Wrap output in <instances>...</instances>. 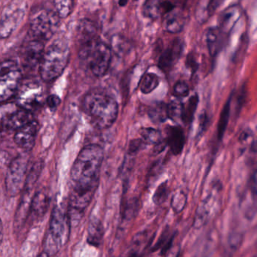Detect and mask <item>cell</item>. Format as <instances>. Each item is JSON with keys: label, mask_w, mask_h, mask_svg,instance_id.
<instances>
[{"label": "cell", "mask_w": 257, "mask_h": 257, "mask_svg": "<svg viewBox=\"0 0 257 257\" xmlns=\"http://www.w3.org/2000/svg\"><path fill=\"white\" fill-rule=\"evenodd\" d=\"M146 145V144L143 142V141L141 139H137V140H132L130 142L128 153H129L131 155L137 154V153L141 151Z\"/></svg>", "instance_id": "36"}, {"label": "cell", "mask_w": 257, "mask_h": 257, "mask_svg": "<svg viewBox=\"0 0 257 257\" xmlns=\"http://www.w3.org/2000/svg\"><path fill=\"white\" fill-rule=\"evenodd\" d=\"M70 49L64 39H57L45 51L39 64V74L45 81L55 80L62 75L69 63Z\"/></svg>", "instance_id": "3"}, {"label": "cell", "mask_w": 257, "mask_h": 257, "mask_svg": "<svg viewBox=\"0 0 257 257\" xmlns=\"http://www.w3.org/2000/svg\"><path fill=\"white\" fill-rule=\"evenodd\" d=\"M225 0H199L196 9V18L199 24H205L215 13Z\"/></svg>", "instance_id": "19"}, {"label": "cell", "mask_w": 257, "mask_h": 257, "mask_svg": "<svg viewBox=\"0 0 257 257\" xmlns=\"http://www.w3.org/2000/svg\"><path fill=\"white\" fill-rule=\"evenodd\" d=\"M242 11L238 6H231L225 9L219 17L218 29L227 35L232 31L235 24L241 18Z\"/></svg>", "instance_id": "15"}, {"label": "cell", "mask_w": 257, "mask_h": 257, "mask_svg": "<svg viewBox=\"0 0 257 257\" xmlns=\"http://www.w3.org/2000/svg\"><path fill=\"white\" fill-rule=\"evenodd\" d=\"M42 167H43V164H42V161L36 162L33 165L30 172H29L28 174H27L24 190H30V191L32 190L33 186L35 185L38 178H39V175H40Z\"/></svg>", "instance_id": "28"}, {"label": "cell", "mask_w": 257, "mask_h": 257, "mask_svg": "<svg viewBox=\"0 0 257 257\" xmlns=\"http://www.w3.org/2000/svg\"><path fill=\"white\" fill-rule=\"evenodd\" d=\"M50 205V197L47 190H42L36 192L32 196L30 202V215L36 218L44 217L48 211Z\"/></svg>", "instance_id": "16"}, {"label": "cell", "mask_w": 257, "mask_h": 257, "mask_svg": "<svg viewBox=\"0 0 257 257\" xmlns=\"http://www.w3.org/2000/svg\"><path fill=\"white\" fill-rule=\"evenodd\" d=\"M186 24V16L182 9L174 8L163 15V30L172 34L181 33Z\"/></svg>", "instance_id": "14"}, {"label": "cell", "mask_w": 257, "mask_h": 257, "mask_svg": "<svg viewBox=\"0 0 257 257\" xmlns=\"http://www.w3.org/2000/svg\"><path fill=\"white\" fill-rule=\"evenodd\" d=\"M168 193L169 190L167 182L164 181L158 186V188L156 189L155 193H154L153 197H152L154 203L158 205L164 203L167 199V196H168Z\"/></svg>", "instance_id": "32"}, {"label": "cell", "mask_w": 257, "mask_h": 257, "mask_svg": "<svg viewBox=\"0 0 257 257\" xmlns=\"http://www.w3.org/2000/svg\"><path fill=\"white\" fill-rule=\"evenodd\" d=\"M187 66H188V67H190V69L193 70V72H195V71L198 69L197 62H196V59H195V57H193L192 54H190L188 58H187Z\"/></svg>", "instance_id": "38"}, {"label": "cell", "mask_w": 257, "mask_h": 257, "mask_svg": "<svg viewBox=\"0 0 257 257\" xmlns=\"http://www.w3.org/2000/svg\"><path fill=\"white\" fill-rule=\"evenodd\" d=\"M3 223H2L1 219H0V244H1L2 241H3Z\"/></svg>", "instance_id": "40"}, {"label": "cell", "mask_w": 257, "mask_h": 257, "mask_svg": "<svg viewBox=\"0 0 257 257\" xmlns=\"http://www.w3.org/2000/svg\"><path fill=\"white\" fill-rule=\"evenodd\" d=\"M77 35L80 45L99 38L96 24L89 19L80 21L77 27Z\"/></svg>", "instance_id": "22"}, {"label": "cell", "mask_w": 257, "mask_h": 257, "mask_svg": "<svg viewBox=\"0 0 257 257\" xmlns=\"http://www.w3.org/2000/svg\"><path fill=\"white\" fill-rule=\"evenodd\" d=\"M184 44L181 39H176L161 53L158 60V66L161 70L167 72L172 69L178 61L184 51Z\"/></svg>", "instance_id": "13"}, {"label": "cell", "mask_w": 257, "mask_h": 257, "mask_svg": "<svg viewBox=\"0 0 257 257\" xmlns=\"http://www.w3.org/2000/svg\"><path fill=\"white\" fill-rule=\"evenodd\" d=\"M18 105L30 112L39 108L41 106V95L37 88L24 89L18 96Z\"/></svg>", "instance_id": "20"}, {"label": "cell", "mask_w": 257, "mask_h": 257, "mask_svg": "<svg viewBox=\"0 0 257 257\" xmlns=\"http://www.w3.org/2000/svg\"><path fill=\"white\" fill-rule=\"evenodd\" d=\"M159 83L160 78L156 74L146 73L140 80V91L144 94H149L158 87Z\"/></svg>", "instance_id": "26"}, {"label": "cell", "mask_w": 257, "mask_h": 257, "mask_svg": "<svg viewBox=\"0 0 257 257\" xmlns=\"http://www.w3.org/2000/svg\"><path fill=\"white\" fill-rule=\"evenodd\" d=\"M104 160V150L96 144L84 147L71 169L72 190L95 193L99 184L100 172Z\"/></svg>", "instance_id": "1"}, {"label": "cell", "mask_w": 257, "mask_h": 257, "mask_svg": "<svg viewBox=\"0 0 257 257\" xmlns=\"http://www.w3.org/2000/svg\"><path fill=\"white\" fill-rule=\"evenodd\" d=\"M60 19L55 11L36 9L30 16V36L45 42L51 39L58 29Z\"/></svg>", "instance_id": "6"}, {"label": "cell", "mask_w": 257, "mask_h": 257, "mask_svg": "<svg viewBox=\"0 0 257 257\" xmlns=\"http://www.w3.org/2000/svg\"><path fill=\"white\" fill-rule=\"evenodd\" d=\"M34 120L30 111L12 103L0 104V138Z\"/></svg>", "instance_id": "7"}, {"label": "cell", "mask_w": 257, "mask_h": 257, "mask_svg": "<svg viewBox=\"0 0 257 257\" xmlns=\"http://www.w3.org/2000/svg\"><path fill=\"white\" fill-rule=\"evenodd\" d=\"M60 102H61V100H60V97L57 96V95L54 94L48 96L46 100L48 108L52 110V111L57 109V107H58L59 105L60 104Z\"/></svg>", "instance_id": "37"}, {"label": "cell", "mask_w": 257, "mask_h": 257, "mask_svg": "<svg viewBox=\"0 0 257 257\" xmlns=\"http://www.w3.org/2000/svg\"><path fill=\"white\" fill-rule=\"evenodd\" d=\"M141 139L146 145H155L162 141L159 130L154 128H143L140 131Z\"/></svg>", "instance_id": "30"}, {"label": "cell", "mask_w": 257, "mask_h": 257, "mask_svg": "<svg viewBox=\"0 0 257 257\" xmlns=\"http://www.w3.org/2000/svg\"><path fill=\"white\" fill-rule=\"evenodd\" d=\"M174 2H175V3H184V2H185V0H173Z\"/></svg>", "instance_id": "43"}, {"label": "cell", "mask_w": 257, "mask_h": 257, "mask_svg": "<svg viewBox=\"0 0 257 257\" xmlns=\"http://www.w3.org/2000/svg\"><path fill=\"white\" fill-rule=\"evenodd\" d=\"M167 139L166 144L170 148L174 155L181 154L185 145V135L181 126H168L166 130Z\"/></svg>", "instance_id": "18"}, {"label": "cell", "mask_w": 257, "mask_h": 257, "mask_svg": "<svg viewBox=\"0 0 257 257\" xmlns=\"http://www.w3.org/2000/svg\"><path fill=\"white\" fill-rule=\"evenodd\" d=\"M187 195L183 191H178L174 195L172 198V206L176 213L183 211L187 204Z\"/></svg>", "instance_id": "33"}, {"label": "cell", "mask_w": 257, "mask_h": 257, "mask_svg": "<svg viewBox=\"0 0 257 257\" xmlns=\"http://www.w3.org/2000/svg\"><path fill=\"white\" fill-rule=\"evenodd\" d=\"M227 35L222 33L218 27H211L207 30L206 42L211 57H214L221 51Z\"/></svg>", "instance_id": "21"}, {"label": "cell", "mask_w": 257, "mask_h": 257, "mask_svg": "<svg viewBox=\"0 0 257 257\" xmlns=\"http://www.w3.org/2000/svg\"><path fill=\"white\" fill-rule=\"evenodd\" d=\"M31 199L30 190H24V194L18 205L14 220V228L15 231L21 230L25 225L27 219L30 217Z\"/></svg>", "instance_id": "17"}, {"label": "cell", "mask_w": 257, "mask_h": 257, "mask_svg": "<svg viewBox=\"0 0 257 257\" xmlns=\"http://www.w3.org/2000/svg\"><path fill=\"white\" fill-rule=\"evenodd\" d=\"M128 0H119V4L120 6H125L128 3Z\"/></svg>", "instance_id": "41"}, {"label": "cell", "mask_w": 257, "mask_h": 257, "mask_svg": "<svg viewBox=\"0 0 257 257\" xmlns=\"http://www.w3.org/2000/svg\"><path fill=\"white\" fill-rule=\"evenodd\" d=\"M125 257H143L142 255L139 253L137 250H134V251L129 252Z\"/></svg>", "instance_id": "39"}, {"label": "cell", "mask_w": 257, "mask_h": 257, "mask_svg": "<svg viewBox=\"0 0 257 257\" xmlns=\"http://www.w3.org/2000/svg\"><path fill=\"white\" fill-rule=\"evenodd\" d=\"M81 108L91 124L99 130L113 126L119 114L116 99L101 90L88 93L83 98Z\"/></svg>", "instance_id": "2"}, {"label": "cell", "mask_w": 257, "mask_h": 257, "mask_svg": "<svg viewBox=\"0 0 257 257\" xmlns=\"http://www.w3.org/2000/svg\"><path fill=\"white\" fill-rule=\"evenodd\" d=\"M21 81L22 72L16 62L8 60L0 64V104L18 93Z\"/></svg>", "instance_id": "8"}, {"label": "cell", "mask_w": 257, "mask_h": 257, "mask_svg": "<svg viewBox=\"0 0 257 257\" xmlns=\"http://www.w3.org/2000/svg\"><path fill=\"white\" fill-rule=\"evenodd\" d=\"M149 118L154 123H164L168 119L167 104L164 102H156L151 105L148 111Z\"/></svg>", "instance_id": "25"}, {"label": "cell", "mask_w": 257, "mask_h": 257, "mask_svg": "<svg viewBox=\"0 0 257 257\" xmlns=\"http://www.w3.org/2000/svg\"><path fill=\"white\" fill-rule=\"evenodd\" d=\"M199 102V98L197 95L192 96L187 103L183 104V112L181 120L186 123H190L194 117L196 108Z\"/></svg>", "instance_id": "27"}, {"label": "cell", "mask_w": 257, "mask_h": 257, "mask_svg": "<svg viewBox=\"0 0 257 257\" xmlns=\"http://www.w3.org/2000/svg\"><path fill=\"white\" fill-rule=\"evenodd\" d=\"M38 257H50L49 255L48 254V253H45V251H42V253H40V254L39 255V256Z\"/></svg>", "instance_id": "42"}, {"label": "cell", "mask_w": 257, "mask_h": 257, "mask_svg": "<svg viewBox=\"0 0 257 257\" xmlns=\"http://www.w3.org/2000/svg\"><path fill=\"white\" fill-rule=\"evenodd\" d=\"M55 12L60 18H66L73 10L75 0H52Z\"/></svg>", "instance_id": "29"}, {"label": "cell", "mask_w": 257, "mask_h": 257, "mask_svg": "<svg viewBox=\"0 0 257 257\" xmlns=\"http://www.w3.org/2000/svg\"><path fill=\"white\" fill-rule=\"evenodd\" d=\"M70 220L67 211L54 207L51 213L49 229L43 242V251L54 256L67 243L70 234Z\"/></svg>", "instance_id": "4"}, {"label": "cell", "mask_w": 257, "mask_h": 257, "mask_svg": "<svg viewBox=\"0 0 257 257\" xmlns=\"http://www.w3.org/2000/svg\"><path fill=\"white\" fill-rule=\"evenodd\" d=\"M230 102L231 99L229 98L228 102L225 105L221 114H220V120L218 124V137L219 139H222L224 136L226 127H227L228 121H229V114H230Z\"/></svg>", "instance_id": "31"}, {"label": "cell", "mask_w": 257, "mask_h": 257, "mask_svg": "<svg viewBox=\"0 0 257 257\" xmlns=\"http://www.w3.org/2000/svg\"><path fill=\"white\" fill-rule=\"evenodd\" d=\"M165 12V0H145L143 15L151 19H157Z\"/></svg>", "instance_id": "24"}, {"label": "cell", "mask_w": 257, "mask_h": 257, "mask_svg": "<svg viewBox=\"0 0 257 257\" xmlns=\"http://www.w3.org/2000/svg\"><path fill=\"white\" fill-rule=\"evenodd\" d=\"M167 111H168V118L173 120H178L181 119L183 112V103L175 101L170 104H167Z\"/></svg>", "instance_id": "34"}, {"label": "cell", "mask_w": 257, "mask_h": 257, "mask_svg": "<svg viewBox=\"0 0 257 257\" xmlns=\"http://www.w3.org/2000/svg\"><path fill=\"white\" fill-rule=\"evenodd\" d=\"M104 235V226L101 220L96 218L91 220L88 226V243L94 247H100L102 243Z\"/></svg>", "instance_id": "23"}, {"label": "cell", "mask_w": 257, "mask_h": 257, "mask_svg": "<svg viewBox=\"0 0 257 257\" xmlns=\"http://www.w3.org/2000/svg\"><path fill=\"white\" fill-rule=\"evenodd\" d=\"M38 130H39V124L37 121L35 120H32L30 123L15 132V136H14L15 144L24 151H31L36 142Z\"/></svg>", "instance_id": "12"}, {"label": "cell", "mask_w": 257, "mask_h": 257, "mask_svg": "<svg viewBox=\"0 0 257 257\" xmlns=\"http://www.w3.org/2000/svg\"><path fill=\"white\" fill-rule=\"evenodd\" d=\"M44 52V42L31 37V39L26 43L23 49V66L28 69H33L37 66H39Z\"/></svg>", "instance_id": "11"}, {"label": "cell", "mask_w": 257, "mask_h": 257, "mask_svg": "<svg viewBox=\"0 0 257 257\" xmlns=\"http://www.w3.org/2000/svg\"><path fill=\"white\" fill-rule=\"evenodd\" d=\"M189 94H190V87L185 81H178L174 86L173 95L175 97H187Z\"/></svg>", "instance_id": "35"}, {"label": "cell", "mask_w": 257, "mask_h": 257, "mask_svg": "<svg viewBox=\"0 0 257 257\" xmlns=\"http://www.w3.org/2000/svg\"><path fill=\"white\" fill-rule=\"evenodd\" d=\"M28 157L18 156L11 162L6 176V187L10 196H18L24 190L27 177Z\"/></svg>", "instance_id": "9"}, {"label": "cell", "mask_w": 257, "mask_h": 257, "mask_svg": "<svg viewBox=\"0 0 257 257\" xmlns=\"http://www.w3.org/2000/svg\"><path fill=\"white\" fill-rule=\"evenodd\" d=\"M24 14L25 9L22 7L8 8L0 19V39H7L12 35L22 21Z\"/></svg>", "instance_id": "10"}, {"label": "cell", "mask_w": 257, "mask_h": 257, "mask_svg": "<svg viewBox=\"0 0 257 257\" xmlns=\"http://www.w3.org/2000/svg\"><path fill=\"white\" fill-rule=\"evenodd\" d=\"M79 57L87 63L92 73L98 78L107 74L112 60V49L99 38L80 45Z\"/></svg>", "instance_id": "5"}]
</instances>
